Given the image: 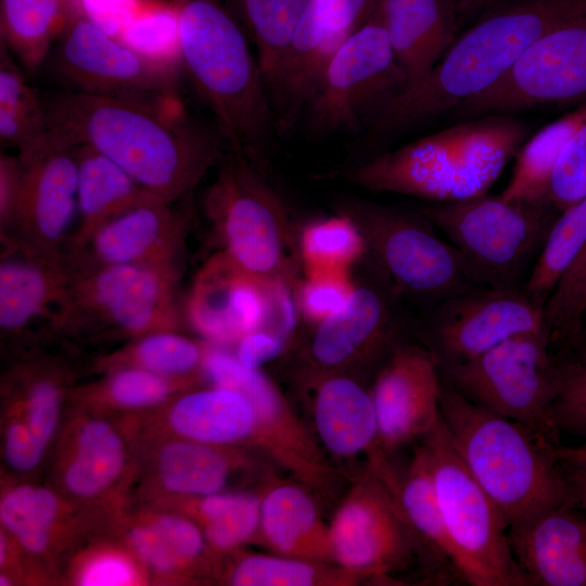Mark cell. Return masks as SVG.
I'll return each instance as SVG.
<instances>
[{
    "label": "cell",
    "mask_w": 586,
    "mask_h": 586,
    "mask_svg": "<svg viewBox=\"0 0 586 586\" xmlns=\"http://www.w3.org/2000/svg\"><path fill=\"white\" fill-rule=\"evenodd\" d=\"M382 0H309L285 59L268 90L278 126L300 124L322 73L337 48Z\"/></svg>",
    "instance_id": "cell-22"
},
{
    "label": "cell",
    "mask_w": 586,
    "mask_h": 586,
    "mask_svg": "<svg viewBox=\"0 0 586 586\" xmlns=\"http://www.w3.org/2000/svg\"><path fill=\"white\" fill-rule=\"evenodd\" d=\"M375 472L392 486L406 519L420 539L454 568L453 548L440 511L423 444L416 448L402 477L393 472L387 461L380 464Z\"/></svg>",
    "instance_id": "cell-43"
},
{
    "label": "cell",
    "mask_w": 586,
    "mask_h": 586,
    "mask_svg": "<svg viewBox=\"0 0 586 586\" xmlns=\"http://www.w3.org/2000/svg\"><path fill=\"white\" fill-rule=\"evenodd\" d=\"M54 442V486L80 507L112 521L126 509L139 471L140 421L69 404Z\"/></svg>",
    "instance_id": "cell-13"
},
{
    "label": "cell",
    "mask_w": 586,
    "mask_h": 586,
    "mask_svg": "<svg viewBox=\"0 0 586 586\" xmlns=\"http://www.w3.org/2000/svg\"><path fill=\"white\" fill-rule=\"evenodd\" d=\"M442 378L418 341L399 344L384 360L370 391L378 420V454L424 437L441 419Z\"/></svg>",
    "instance_id": "cell-25"
},
{
    "label": "cell",
    "mask_w": 586,
    "mask_h": 586,
    "mask_svg": "<svg viewBox=\"0 0 586 586\" xmlns=\"http://www.w3.org/2000/svg\"><path fill=\"white\" fill-rule=\"evenodd\" d=\"M419 211L459 251L480 285L506 290L523 289L561 213L547 201L487 193L433 202Z\"/></svg>",
    "instance_id": "cell-9"
},
{
    "label": "cell",
    "mask_w": 586,
    "mask_h": 586,
    "mask_svg": "<svg viewBox=\"0 0 586 586\" xmlns=\"http://www.w3.org/2000/svg\"><path fill=\"white\" fill-rule=\"evenodd\" d=\"M0 523L35 572L47 581L68 557L109 522L66 498L53 486L11 482L2 486Z\"/></svg>",
    "instance_id": "cell-24"
},
{
    "label": "cell",
    "mask_w": 586,
    "mask_h": 586,
    "mask_svg": "<svg viewBox=\"0 0 586 586\" xmlns=\"http://www.w3.org/2000/svg\"><path fill=\"white\" fill-rule=\"evenodd\" d=\"M44 63L67 90L178 104L175 67L114 38L82 9Z\"/></svg>",
    "instance_id": "cell-14"
},
{
    "label": "cell",
    "mask_w": 586,
    "mask_h": 586,
    "mask_svg": "<svg viewBox=\"0 0 586 586\" xmlns=\"http://www.w3.org/2000/svg\"><path fill=\"white\" fill-rule=\"evenodd\" d=\"M286 343L285 339L271 331L256 330L237 343L234 357L247 369H260L281 355Z\"/></svg>",
    "instance_id": "cell-52"
},
{
    "label": "cell",
    "mask_w": 586,
    "mask_h": 586,
    "mask_svg": "<svg viewBox=\"0 0 586 586\" xmlns=\"http://www.w3.org/2000/svg\"><path fill=\"white\" fill-rule=\"evenodd\" d=\"M586 120V105L558 119L531 137L517 153V162L505 200L547 201V191L557 161L575 130Z\"/></svg>",
    "instance_id": "cell-44"
},
{
    "label": "cell",
    "mask_w": 586,
    "mask_h": 586,
    "mask_svg": "<svg viewBox=\"0 0 586 586\" xmlns=\"http://www.w3.org/2000/svg\"><path fill=\"white\" fill-rule=\"evenodd\" d=\"M23 164L18 154H0V231L8 234L13 226L21 196Z\"/></svg>",
    "instance_id": "cell-51"
},
{
    "label": "cell",
    "mask_w": 586,
    "mask_h": 586,
    "mask_svg": "<svg viewBox=\"0 0 586 586\" xmlns=\"http://www.w3.org/2000/svg\"><path fill=\"white\" fill-rule=\"evenodd\" d=\"M314 421L319 441L340 458L378 454V420L370 391L344 372L315 378Z\"/></svg>",
    "instance_id": "cell-33"
},
{
    "label": "cell",
    "mask_w": 586,
    "mask_h": 586,
    "mask_svg": "<svg viewBox=\"0 0 586 586\" xmlns=\"http://www.w3.org/2000/svg\"><path fill=\"white\" fill-rule=\"evenodd\" d=\"M109 2L110 8L113 7V2H116L117 5L120 8L123 3H125L127 7L130 3L131 0H79L80 7L84 11H87L91 4L97 5V2Z\"/></svg>",
    "instance_id": "cell-56"
},
{
    "label": "cell",
    "mask_w": 586,
    "mask_h": 586,
    "mask_svg": "<svg viewBox=\"0 0 586 586\" xmlns=\"http://www.w3.org/2000/svg\"><path fill=\"white\" fill-rule=\"evenodd\" d=\"M549 417L557 432L586 436V360L568 361L563 384Z\"/></svg>",
    "instance_id": "cell-50"
},
{
    "label": "cell",
    "mask_w": 586,
    "mask_h": 586,
    "mask_svg": "<svg viewBox=\"0 0 586 586\" xmlns=\"http://www.w3.org/2000/svg\"><path fill=\"white\" fill-rule=\"evenodd\" d=\"M66 582L77 586H138L151 577L144 565L119 539H91L66 560Z\"/></svg>",
    "instance_id": "cell-46"
},
{
    "label": "cell",
    "mask_w": 586,
    "mask_h": 586,
    "mask_svg": "<svg viewBox=\"0 0 586 586\" xmlns=\"http://www.w3.org/2000/svg\"><path fill=\"white\" fill-rule=\"evenodd\" d=\"M468 0H454V2L457 4L459 10H463L466 3Z\"/></svg>",
    "instance_id": "cell-58"
},
{
    "label": "cell",
    "mask_w": 586,
    "mask_h": 586,
    "mask_svg": "<svg viewBox=\"0 0 586 586\" xmlns=\"http://www.w3.org/2000/svg\"><path fill=\"white\" fill-rule=\"evenodd\" d=\"M184 514L202 530L211 551L218 558L257 538L260 496L221 492L196 497H176L150 502Z\"/></svg>",
    "instance_id": "cell-37"
},
{
    "label": "cell",
    "mask_w": 586,
    "mask_h": 586,
    "mask_svg": "<svg viewBox=\"0 0 586 586\" xmlns=\"http://www.w3.org/2000/svg\"><path fill=\"white\" fill-rule=\"evenodd\" d=\"M80 10L79 0H1L0 41L35 71Z\"/></svg>",
    "instance_id": "cell-38"
},
{
    "label": "cell",
    "mask_w": 586,
    "mask_h": 586,
    "mask_svg": "<svg viewBox=\"0 0 586 586\" xmlns=\"http://www.w3.org/2000/svg\"><path fill=\"white\" fill-rule=\"evenodd\" d=\"M441 416L458 455L508 528L568 506L557 443L471 402L443 379Z\"/></svg>",
    "instance_id": "cell-5"
},
{
    "label": "cell",
    "mask_w": 586,
    "mask_h": 586,
    "mask_svg": "<svg viewBox=\"0 0 586 586\" xmlns=\"http://www.w3.org/2000/svg\"><path fill=\"white\" fill-rule=\"evenodd\" d=\"M421 440L455 570L474 586H532L513 556L506 521L461 460L442 416Z\"/></svg>",
    "instance_id": "cell-10"
},
{
    "label": "cell",
    "mask_w": 586,
    "mask_h": 586,
    "mask_svg": "<svg viewBox=\"0 0 586 586\" xmlns=\"http://www.w3.org/2000/svg\"><path fill=\"white\" fill-rule=\"evenodd\" d=\"M559 460L569 489L568 506L586 513V461Z\"/></svg>",
    "instance_id": "cell-53"
},
{
    "label": "cell",
    "mask_w": 586,
    "mask_h": 586,
    "mask_svg": "<svg viewBox=\"0 0 586 586\" xmlns=\"http://www.w3.org/2000/svg\"><path fill=\"white\" fill-rule=\"evenodd\" d=\"M141 431L262 453L263 434L252 402L242 393L203 384L183 391L148 413Z\"/></svg>",
    "instance_id": "cell-29"
},
{
    "label": "cell",
    "mask_w": 586,
    "mask_h": 586,
    "mask_svg": "<svg viewBox=\"0 0 586 586\" xmlns=\"http://www.w3.org/2000/svg\"><path fill=\"white\" fill-rule=\"evenodd\" d=\"M346 305L314 324L307 357L315 378L344 372L353 362L388 356L416 335V317L385 276L365 255ZM417 336V335H416Z\"/></svg>",
    "instance_id": "cell-15"
},
{
    "label": "cell",
    "mask_w": 586,
    "mask_h": 586,
    "mask_svg": "<svg viewBox=\"0 0 586 586\" xmlns=\"http://www.w3.org/2000/svg\"><path fill=\"white\" fill-rule=\"evenodd\" d=\"M336 214L358 229L366 256L410 309L423 314L441 302L480 285L459 251L418 209L357 196L335 201Z\"/></svg>",
    "instance_id": "cell-7"
},
{
    "label": "cell",
    "mask_w": 586,
    "mask_h": 586,
    "mask_svg": "<svg viewBox=\"0 0 586 586\" xmlns=\"http://www.w3.org/2000/svg\"><path fill=\"white\" fill-rule=\"evenodd\" d=\"M585 323H586V313H585V318H584V326H585Z\"/></svg>",
    "instance_id": "cell-59"
},
{
    "label": "cell",
    "mask_w": 586,
    "mask_h": 586,
    "mask_svg": "<svg viewBox=\"0 0 586 586\" xmlns=\"http://www.w3.org/2000/svg\"><path fill=\"white\" fill-rule=\"evenodd\" d=\"M375 154L342 171L371 192L449 202L487 193L530 127L504 114L480 116Z\"/></svg>",
    "instance_id": "cell-4"
},
{
    "label": "cell",
    "mask_w": 586,
    "mask_h": 586,
    "mask_svg": "<svg viewBox=\"0 0 586 586\" xmlns=\"http://www.w3.org/2000/svg\"><path fill=\"white\" fill-rule=\"evenodd\" d=\"M383 10L406 92L429 76L455 40L459 9L454 0H383Z\"/></svg>",
    "instance_id": "cell-32"
},
{
    "label": "cell",
    "mask_w": 586,
    "mask_h": 586,
    "mask_svg": "<svg viewBox=\"0 0 586 586\" xmlns=\"http://www.w3.org/2000/svg\"><path fill=\"white\" fill-rule=\"evenodd\" d=\"M202 371L206 381L235 390L252 402L263 434L262 453L267 458L308 488L323 492L333 486L335 472L317 441L260 369H247L234 355L208 343Z\"/></svg>",
    "instance_id": "cell-19"
},
{
    "label": "cell",
    "mask_w": 586,
    "mask_h": 586,
    "mask_svg": "<svg viewBox=\"0 0 586 586\" xmlns=\"http://www.w3.org/2000/svg\"><path fill=\"white\" fill-rule=\"evenodd\" d=\"M193 218L191 198L151 195L113 217L77 251L64 256L71 276L120 265H177Z\"/></svg>",
    "instance_id": "cell-21"
},
{
    "label": "cell",
    "mask_w": 586,
    "mask_h": 586,
    "mask_svg": "<svg viewBox=\"0 0 586 586\" xmlns=\"http://www.w3.org/2000/svg\"><path fill=\"white\" fill-rule=\"evenodd\" d=\"M586 196V120L565 143L552 170L547 200L560 212Z\"/></svg>",
    "instance_id": "cell-49"
},
{
    "label": "cell",
    "mask_w": 586,
    "mask_h": 586,
    "mask_svg": "<svg viewBox=\"0 0 586 586\" xmlns=\"http://www.w3.org/2000/svg\"><path fill=\"white\" fill-rule=\"evenodd\" d=\"M215 168L203 207L219 251L262 282L294 288L303 271L301 228L268 171L231 148Z\"/></svg>",
    "instance_id": "cell-6"
},
{
    "label": "cell",
    "mask_w": 586,
    "mask_h": 586,
    "mask_svg": "<svg viewBox=\"0 0 586 586\" xmlns=\"http://www.w3.org/2000/svg\"><path fill=\"white\" fill-rule=\"evenodd\" d=\"M351 271L321 270L304 272L294 286L297 311L316 324L340 311L348 302L354 278Z\"/></svg>",
    "instance_id": "cell-48"
},
{
    "label": "cell",
    "mask_w": 586,
    "mask_h": 586,
    "mask_svg": "<svg viewBox=\"0 0 586 586\" xmlns=\"http://www.w3.org/2000/svg\"><path fill=\"white\" fill-rule=\"evenodd\" d=\"M562 460H563V459H562ZM568 461H569V460H568ZM579 461H586V459H584V460H579Z\"/></svg>",
    "instance_id": "cell-60"
},
{
    "label": "cell",
    "mask_w": 586,
    "mask_h": 586,
    "mask_svg": "<svg viewBox=\"0 0 586 586\" xmlns=\"http://www.w3.org/2000/svg\"><path fill=\"white\" fill-rule=\"evenodd\" d=\"M558 457L569 461H579L586 459V444L579 447H558Z\"/></svg>",
    "instance_id": "cell-54"
},
{
    "label": "cell",
    "mask_w": 586,
    "mask_h": 586,
    "mask_svg": "<svg viewBox=\"0 0 586 586\" xmlns=\"http://www.w3.org/2000/svg\"><path fill=\"white\" fill-rule=\"evenodd\" d=\"M526 332L546 328L544 308L523 289L477 286L416 316L417 339L438 368L470 360Z\"/></svg>",
    "instance_id": "cell-16"
},
{
    "label": "cell",
    "mask_w": 586,
    "mask_h": 586,
    "mask_svg": "<svg viewBox=\"0 0 586 586\" xmlns=\"http://www.w3.org/2000/svg\"><path fill=\"white\" fill-rule=\"evenodd\" d=\"M216 581L231 586H353L361 579L334 563L239 549L220 558Z\"/></svg>",
    "instance_id": "cell-39"
},
{
    "label": "cell",
    "mask_w": 586,
    "mask_h": 586,
    "mask_svg": "<svg viewBox=\"0 0 586 586\" xmlns=\"http://www.w3.org/2000/svg\"><path fill=\"white\" fill-rule=\"evenodd\" d=\"M288 289L255 279L218 251L194 278L183 303L186 322L212 344H237L270 324Z\"/></svg>",
    "instance_id": "cell-23"
},
{
    "label": "cell",
    "mask_w": 586,
    "mask_h": 586,
    "mask_svg": "<svg viewBox=\"0 0 586 586\" xmlns=\"http://www.w3.org/2000/svg\"><path fill=\"white\" fill-rule=\"evenodd\" d=\"M183 69L229 148L268 171L279 138L266 82L225 0H173Z\"/></svg>",
    "instance_id": "cell-3"
},
{
    "label": "cell",
    "mask_w": 586,
    "mask_h": 586,
    "mask_svg": "<svg viewBox=\"0 0 586 586\" xmlns=\"http://www.w3.org/2000/svg\"><path fill=\"white\" fill-rule=\"evenodd\" d=\"M204 377L176 378L139 368H120L97 381L73 386L67 403L102 412L148 415L179 393L201 385Z\"/></svg>",
    "instance_id": "cell-36"
},
{
    "label": "cell",
    "mask_w": 586,
    "mask_h": 586,
    "mask_svg": "<svg viewBox=\"0 0 586 586\" xmlns=\"http://www.w3.org/2000/svg\"><path fill=\"white\" fill-rule=\"evenodd\" d=\"M584 97L586 14L542 36L494 86L453 111L460 117H480Z\"/></svg>",
    "instance_id": "cell-17"
},
{
    "label": "cell",
    "mask_w": 586,
    "mask_h": 586,
    "mask_svg": "<svg viewBox=\"0 0 586 586\" xmlns=\"http://www.w3.org/2000/svg\"><path fill=\"white\" fill-rule=\"evenodd\" d=\"M406 87L390 42L382 0L333 53L302 120L315 137L365 133Z\"/></svg>",
    "instance_id": "cell-11"
},
{
    "label": "cell",
    "mask_w": 586,
    "mask_h": 586,
    "mask_svg": "<svg viewBox=\"0 0 586 586\" xmlns=\"http://www.w3.org/2000/svg\"><path fill=\"white\" fill-rule=\"evenodd\" d=\"M207 347V341L194 340L181 331H156L97 357L92 369L106 373L120 368H139L167 377H204L202 368Z\"/></svg>",
    "instance_id": "cell-40"
},
{
    "label": "cell",
    "mask_w": 586,
    "mask_h": 586,
    "mask_svg": "<svg viewBox=\"0 0 586 586\" xmlns=\"http://www.w3.org/2000/svg\"><path fill=\"white\" fill-rule=\"evenodd\" d=\"M18 156L23 164L21 196L13 226L1 240L33 256L63 262L77 209L75 146L48 135L40 146Z\"/></svg>",
    "instance_id": "cell-20"
},
{
    "label": "cell",
    "mask_w": 586,
    "mask_h": 586,
    "mask_svg": "<svg viewBox=\"0 0 586 586\" xmlns=\"http://www.w3.org/2000/svg\"><path fill=\"white\" fill-rule=\"evenodd\" d=\"M74 146L78 164L76 221L63 258L80 249L106 221L154 195L94 148Z\"/></svg>",
    "instance_id": "cell-35"
},
{
    "label": "cell",
    "mask_w": 586,
    "mask_h": 586,
    "mask_svg": "<svg viewBox=\"0 0 586 586\" xmlns=\"http://www.w3.org/2000/svg\"><path fill=\"white\" fill-rule=\"evenodd\" d=\"M546 332L511 336L460 364L440 368L441 378L471 402L557 443L549 412L568 361L551 352Z\"/></svg>",
    "instance_id": "cell-12"
},
{
    "label": "cell",
    "mask_w": 586,
    "mask_h": 586,
    "mask_svg": "<svg viewBox=\"0 0 586 586\" xmlns=\"http://www.w3.org/2000/svg\"><path fill=\"white\" fill-rule=\"evenodd\" d=\"M513 556L532 586H586V515L559 506L510 526Z\"/></svg>",
    "instance_id": "cell-30"
},
{
    "label": "cell",
    "mask_w": 586,
    "mask_h": 586,
    "mask_svg": "<svg viewBox=\"0 0 586 586\" xmlns=\"http://www.w3.org/2000/svg\"><path fill=\"white\" fill-rule=\"evenodd\" d=\"M300 251L303 272L351 271L366 255L364 241L354 222L336 213L300 229Z\"/></svg>",
    "instance_id": "cell-47"
},
{
    "label": "cell",
    "mask_w": 586,
    "mask_h": 586,
    "mask_svg": "<svg viewBox=\"0 0 586 586\" xmlns=\"http://www.w3.org/2000/svg\"><path fill=\"white\" fill-rule=\"evenodd\" d=\"M42 101L50 137L94 148L168 202L192 198L229 148L216 125L179 106L67 89L44 92Z\"/></svg>",
    "instance_id": "cell-1"
},
{
    "label": "cell",
    "mask_w": 586,
    "mask_h": 586,
    "mask_svg": "<svg viewBox=\"0 0 586 586\" xmlns=\"http://www.w3.org/2000/svg\"><path fill=\"white\" fill-rule=\"evenodd\" d=\"M500 0H468L463 11L475 12L483 9H488Z\"/></svg>",
    "instance_id": "cell-55"
},
{
    "label": "cell",
    "mask_w": 586,
    "mask_h": 586,
    "mask_svg": "<svg viewBox=\"0 0 586 586\" xmlns=\"http://www.w3.org/2000/svg\"><path fill=\"white\" fill-rule=\"evenodd\" d=\"M586 243V196L562 211L553 222L523 286L540 307Z\"/></svg>",
    "instance_id": "cell-45"
},
{
    "label": "cell",
    "mask_w": 586,
    "mask_h": 586,
    "mask_svg": "<svg viewBox=\"0 0 586 586\" xmlns=\"http://www.w3.org/2000/svg\"><path fill=\"white\" fill-rule=\"evenodd\" d=\"M148 446L145 481L141 488L149 502L227 492L235 477L252 470L250 449L204 444L181 437L140 431Z\"/></svg>",
    "instance_id": "cell-28"
},
{
    "label": "cell",
    "mask_w": 586,
    "mask_h": 586,
    "mask_svg": "<svg viewBox=\"0 0 586 586\" xmlns=\"http://www.w3.org/2000/svg\"><path fill=\"white\" fill-rule=\"evenodd\" d=\"M445 51L429 76L398 95L364 133L367 148L456 109L494 86L551 29L586 14V0H500Z\"/></svg>",
    "instance_id": "cell-2"
},
{
    "label": "cell",
    "mask_w": 586,
    "mask_h": 586,
    "mask_svg": "<svg viewBox=\"0 0 586 586\" xmlns=\"http://www.w3.org/2000/svg\"><path fill=\"white\" fill-rule=\"evenodd\" d=\"M579 351L583 353L584 355V359L583 360H586V323L584 326V330H583V334H582V341H581V348Z\"/></svg>",
    "instance_id": "cell-57"
},
{
    "label": "cell",
    "mask_w": 586,
    "mask_h": 586,
    "mask_svg": "<svg viewBox=\"0 0 586 586\" xmlns=\"http://www.w3.org/2000/svg\"><path fill=\"white\" fill-rule=\"evenodd\" d=\"M257 538L273 553L334 563L329 525L297 481L275 483L260 495Z\"/></svg>",
    "instance_id": "cell-34"
},
{
    "label": "cell",
    "mask_w": 586,
    "mask_h": 586,
    "mask_svg": "<svg viewBox=\"0 0 586 586\" xmlns=\"http://www.w3.org/2000/svg\"><path fill=\"white\" fill-rule=\"evenodd\" d=\"M329 533L333 562L360 579L400 569L420 538L392 486L372 469L337 507Z\"/></svg>",
    "instance_id": "cell-18"
},
{
    "label": "cell",
    "mask_w": 586,
    "mask_h": 586,
    "mask_svg": "<svg viewBox=\"0 0 586 586\" xmlns=\"http://www.w3.org/2000/svg\"><path fill=\"white\" fill-rule=\"evenodd\" d=\"M225 1L256 49V58L268 91L285 59L309 0Z\"/></svg>",
    "instance_id": "cell-41"
},
{
    "label": "cell",
    "mask_w": 586,
    "mask_h": 586,
    "mask_svg": "<svg viewBox=\"0 0 586 586\" xmlns=\"http://www.w3.org/2000/svg\"><path fill=\"white\" fill-rule=\"evenodd\" d=\"M0 332L15 351L12 357L54 340L69 276L63 262H52L1 242Z\"/></svg>",
    "instance_id": "cell-26"
},
{
    "label": "cell",
    "mask_w": 586,
    "mask_h": 586,
    "mask_svg": "<svg viewBox=\"0 0 586 586\" xmlns=\"http://www.w3.org/2000/svg\"><path fill=\"white\" fill-rule=\"evenodd\" d=\"M129 512L126 508L116 515L110 532L140 560L151 582L188 584L216 581L219 558L211 551L194 521L156 505Z\"/></svg>",
    "instance_id": "cell-27"
},
{
    "label": "cell",
    "mask_w": 586,
    "mask_h": 586,
    "mask_svg": "<svg viewBox=\"0 0 586 586\" xmlns=\"http://www.w3.org/2000/svg\"><path fill=\"white\" fill-rule=\"evenodd\" d=\"M48 138L42 93L27 81L23 65L0 41V139L25 155Z\"/></svg>",
    "instance_id": "cell-42"
},
{
    "label": "cell",
    "mask_w": 586,
    "mask_h": 586,
    "mask_svg": "<svg viewBox=\"0 0 586 586\" xmlns=\"http://www.w3.org/2000/svg\"><path fill=\"white\" fill-rule=\"evenodd\" d=\"M181 266L120 265L71 276L54 340L101 344L128 342L156 331H181Z\"/></svg>",
    "instance_id": "cell-8"
},
{
    "label": "cell",
    "mask_w": 586,
    "mask_h": 586,
    "mask_svg": "<svg viewBox=\"0 0 586 586\" xmlns=\"http://www.w3.org/2000/svg\"><path fill=\"white\" fill-rule=\"evenodd\" d=\"M12 358L2 378L3 419L20 423L48 453L62 424L73 372L65 360L40 348Z\"/></svg>",
    "instance_id": "cell-31"
}]
</instances>
